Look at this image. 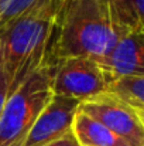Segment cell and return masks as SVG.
<instances>
[{
    "label": "cell",
    "instance_id": "obj_1",
    "mask_svg": "<svg viewBox=\"0 0 144 146\" xmlns=\"http://www.w3.org/2000/svg\"><path fill=\"white\" fill-rule=\"evenodd\" d=\"M122 34L107 0H62L48 41L45 62L66 57H105Z\"/></svg>",
    "mask_w": 144,
    "mask_h": 146
},
{
    "label": "cell",
    "instance_id": "obj_2",
    "mask_svg": "<svg viewBox=\"0 0 144 146\" xmlns=\"http://www.w3.org/2000/svg\"><path fill=\"white\" fill-rule=\"evenodd\" d=\"M62 0H37L0 30V51L10 95L45 64L52 23Z\"/></svg>",
    "mask_w": 144,
    "mask_h": 146
},
{
    "label": "cell",
    "instance_id": "obj_3",
    "mask_svg": "<svg viewBox=\"0 0 144 146\" xmlns=\"http://www.w3.org/2000/svg\"><path fill=\"white\" fill-rule=\"evenodd\" d=\"M52 97L47 64L9 95L0 115V146H23L36 119Z\"/></svg>",
    "mask_w": 144,
    "mask_h": 146
},
{
    "label": "cell",
    "instance_id": "obj_4",
    "mask_svg": "<svg viewBox=\"0 0 144 146\" xmlns=\"http://www.w3.org/2000/svg\"><path fill=\"white\" fill-rule=\"evenodd\" d=\"M51 74L52 94L74 98L79 102L106 92V77L95 60L66 57L45 62Z\"/></svg>",
    "mask_w": 144,
    "mask_h": 146
},
{
    "label": "cell",
    "instance_id": "obj_5",
    "mask_svg": "<svg viewBox=\"0 0 144 146\" xmlns=\"http://www.w3.org/2000/svg\"><path fill=\"white\" fill-rule=\"evenodd\" d=\"M79 112L91 116L130 146H144V116L107 94L79 104Z\"/></svg>",
    "mask_w": 144,
    "mask_h": 146
},
{
    "label": "cell",
    "instance_id": "obj_6",
    "mask_svg": "<svg viewBox=\"0 0 144 146\" xmlns=\"http://www.w3.org/2000/svg\"><path fill=\"white\" fill-rule=\"evenodd\" d=\"M79 104L74 98L52 94L23 146H48L71 133Z\"/></svg>",
    "mask_w": 144,
    "mask_h": 146
},
{
    "label": "cell",
    "instance_id": "obj_7",
    "mask_svg": "<svg viewBox=\"0 0 144 146\" xmlns=\"http://www.w3.org/2000/svg\"><path fill=\"white\" fill-rule=\"evenodd\" d=\"M105 77L144 75V33H127L119 37L113 48L96 60Z\"/></svg>",
    "mask_w": 144,
    "mask_h": 146
},
{
    "label": "cell",
    "instance_id": "obj_8",
    "mask_svg": "<svg viewBox=\"0 0 144 146\" xmlns=\"http://www.w3.org/2000/svg\"><path fill=\"white\" fill-rule=\"evenodd\" d=\"M72 133L81 146H130L91 116L78 111Z\"/></svg>",
    "mask_w": 144,
    "mask_h": 146
},
{
    "label": "cell",
    "instance_id": "obj_9",
    "mask_svg": "<svg viewBox=\"0 0 144 146\" xmlns=\"http://www.w3.org/2000/svg\"><path fill=\"white\" fill-rule=\"evenodd\" d=\"M106 92L144 116V75L109 77Z\"/></svg>",
    "mask_w": 144,
    "mask_h": 146
},
{
    "label": "cell",
    "instance_id": "obj_10",
    "mask_svg": "<svg viewBox=\"0 0 144 146\" xmlns=\"http://www.w3.org/2000/svg\"><path fill=\"white\" fill-rule=\"evenodd\" d=\"M119 33H144V0H107Z\"/></svg>",
    "mask_w": 144,
    "mask_h": 146
},
{
    "label": "cell",
    "instance_id": "obj_11",
    "mask_svg": "<svg viewBox=\"0 0 144 146\" xmlns=\"http://www.w3.org/2000/svg\"><path fill=\"white\" fill-rule=\"evenodd\" d=\"M37 0H0V30L28 10Z\"/></svg>",
    "mask_w": 144,
    "mask_h": 146
},
{
    "label": "cell",
    "instance_id": "obj_12",
    "mask_svg": "<svg viewBox=\"0 0 144 146\" xmlns=\"http://www.w3.org/2000/svg\"><path fill=\"white\" fill-rule=\"evenodd\" d=\"M9 95H10V85H9V78H7V74H6V70H4L1 51H0V115L3 112L4 104H6Z\"/></svg>",
    "mask_w": 144,
    "mask_h": 146
},
{
    "label": "cell",
    "instance_id": "obj_13",
    "mask_svg": "<svg viewBox=\"0 0 144 146\" xmlns=\"http://www.w3.org/2000/svg\"><path fill=\"white\" fill-rule=\"evenodd\" d=\"M48 146H81V145L78 143L76 138L71 132L66 136H64L62 139H59V141H57V142H54V143H51V145H48Z\"/></svg>",
    "mask_w": 144,
    "mask_h": 146
}]
</instances>
